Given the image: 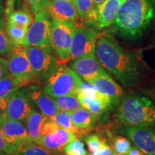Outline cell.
Listing matches in <instances>:
<instances>
[{
    "mask_svg": "<svg viewBox=\"0 0 155 155\" xmlns=\"http://www.w3.org/2000/svg\"><path fill=\"white\" fill-rule=\"evenodd\" d=\"M95 54L101 65L124 86H131L138 81L139 70L137 59L122 48L113 36L104 35L97 39Z\"/></svg>",
    "mask_w": 155,
    "mask_h": 155,
    "instance_id": "cell-1",
    "label": "cell"
},
{
    "mask_svg": "<svg viewBox=\"0 0 155 155\" xmlns=\"http://www.w3.org/2000/svg\"><path fill=\"white\" fill-rule=\"evenodd\" d=\"M155 17V0H124L114 22V32L127 40L144 34Z\"/></svg>",
    "mask_w": 155,
    "mask_h": 155,
    "instance_id": "cell-2",
    "label": "cell"
},
{
    "mask_svg": "<svg viewBox=\"0 0 155 155\" xmlns=\"http://www.w3.org/2000/svg\"><path fill=\"white\" fill-rule=\"evenodd\" d=\"M117 119L126 126L155 127V104L144 96H127L120 104Z\"/></svg>",
    "mask_w": 155,
    "mask_h": 155,
    "instance_id": "cell-3",
    "label": "cell"
},
{
    "mask_svg": "<svg viewBox=\"0 0 155 155\" xmlns=\"http://www.w3.org/2000/svg\"><path fill=\"white\" fill-rule=\"evenodd\" d=\"M46 79L43 91L53 98L77 94L83 83L72 69L63 65L56 67Z\"/></svg>",
    "mask_w": 155,
    "mask_h": 155,
    "instance_id": "cell-4",
    "label": "cell"
},
{
    "mask_svg": "<svg viewBox=\"0 0 155 155\" xmlns=\"http://www.w3.org/2000/svg\"><path fill=\"white\" fill-rule=\"evenodd\" d=\"M32 69L34 81L46 79L58 66L52 46H25Z\"/></svg>",
    "mask_w": 155,
    "mask_h": 155,
    "instance_id": "cell-5",
    "label": "cell"
},
{
    "mask_svg": "<svg viewBox=\"0 0 155 155\" xmlns=\"http://www.w3.org/2000/svg\"><path fill=\"white\" fill-rule=\"evenodd\" d=\"M75 28L74 23L52 18L50 45L58 56V63H65L70 60Z\"/></svg>",
    "mask_w": 155,
    "mask_h": 155,
    "instance_id": "cell-6",
    "label": "cell"
},
{
    "mask_svg": "<svg viewBox=\"0 0 155 155\" xmlns=\"http://www.w3.org/2000/svg\"><path fill=\"white\" fill-rule=\"evenodd\" d=\"M47 10L35 14V19L28 29L26 39L22 46L48 47L50 45L52 18Z\"/></svg>",
    "mask_w": 155,
    "mask_h": 155,
    "instance_id": "cell-7",
    "label": "cell"
},
{
    "mask_svg": "<svg viewBox=\"0 0 155 155\" xmlns=\"http://www.w3.org/2000/svg\"><path fill=\"white\" fill-rule=\"evenodd\" d=\"M7 68L12 75L28 84L34 81L28 53L25 46L14 45L7 60Z\"/></svg>",
    "mask_w": 155,
    "mask_h": 155,
    "instance_id": "cell-8",
    "label": "cell"
},
{
    "mask_svg": "<svg viewBox=\"0 0 155 155\" xmlns=\"http://www.w3.org/2000/svg\"><path fill=\"white\" fill-rule=\"evenodd\" d=\"M97 39V34L93 30L84 27L75 28L71 46L70 59L74 61L84 56L94 55Z\"/></svg>",
    "mask_w": 155,
    "mask_h": 155,
    "instance_id": "cell-9",
    "label": "cell"
},
{
    "mask_svg": "<svg viewBox=\"0 0 155 155\" xmlns=\"http://www.w3.org/2000/svg\"><path fill=\"white\" fill-rule=\"evenodd\" d=\"M77 96L81 106L96 116L104 114L108 106L113 104L110 98L101 94L88 83L86 84L83 82Z\"/></svg>",
    "mask_w": 155,
    "mask_h": 155,
    "instance_id": "cell-10",
    "label": "cell"
},
{
    "mask_svg": "<svg viewBox=\"0 0 155 155\" xmlns=\"http://www.w3.org/2000/svg\"><path fill=\"white\" fill-rule=\"evenodd\" d=\"M124 134L145 155H155V129L126 126Z\"/></svg>",
    "mask_w": 155,
    "mask_h": 155,
    "instance_id": "cell-11",
    "label": "cell"
},
{
    "mask_svg": "<svg viewBox=\"0 0 155 155\" xmlns=\"http://www.w3.org/2000/svg\"><path fill=\"white\" fill-rule=\"evenodd\" d=\"M71 68L87 83L97 77L109 75L98 61L96 54L74 60L71 64Z\"/></svg>",
    "mask_w": 155,
    "mask_h": 155,
    "instance_id": "cell-12",
    "label": "cell"
},
{
    "mask_svg": "<svg viewBox=\"0 0 155 155\" xmlns=\"http://www.w3.org/2000/svg\"><path fill=\"white\" fill-rule=\"evenodd\" d=\"M0 127L6 140L17 148V151L30 141L27 128L21 121L8 119L4 114L0 116Z\"/></svg>",
    "mask_w": 155,
    "mask_h": 155,
    "instance_id": "cell-13",
    "label": "cell"
},
{
    "mask_svg": "<svg viewBox=\"0 0 155 155\" xmlns=\"http://www.w3.org/2000/svg\"><path fill=\"white\" fill-rule=\"evenodd\" d=\"M124 0H105L95 7L88 19L98 28H108L114 24L118 11Z\"/></svg>",
    "mask_w": 155,
    "mask_h": 155,
    "instance_id": "cell-14",
    "label": "cell"
},
{
    "mask_svg": "<svg viewBox=\"0 0 155 155\" xmlns=\"http://www.w3.org/2000/svg\"><path fill=\"white\" fill-rule=\"evenodd\" d=\"M32 110L28 97L24 91H17L8 97L5 115L8 119L23 121Z\"/></svg>",
    "mask_w": 155,
    "mask_h": 155,
    "instance_id": "cell-15",
    "label": "cell"
},
{
    "mask_svg": "<svg viewBox=\"0 0 155 155\" xmlns=\"http://www.w3.org/2000/svg\"><path fill=\"white\" fill-rule=\"evenodd\" d=\"M74 133L60 127L49 134L40 136L36 144L43 147L50 152L55 153L61 152L63 147L69 142L76 139Z\"/></svg>",
    "mask_w": 155,
    "mask_h": 155,
    "instance_id": "cell-16",
    "label": "cell"
},
{
    "mask_svg": "<svg viewBox=\"0 0 155 155\" xmlns=\"http://www.w3.org/2000/svg\"><path fill=\"white\" fill-rule=\"evenodd\" d=\"M46 10L49 12L52 18L61 21L73 23L78 17L72 2L69 0H48Z\"/></svg>",
    "mask_w": 155,
    "mask_h": 155,
    "instance_id": "cell-17",
    "label": "cell"
},
{
    "mask_svg": "<svg viewBox=\"0 0 155 155\" xmlns=\"http://www.w3.org/2000/svg\"><path fill=\"white\" fill-rule=\"evenodd\" d=\"M88 83L95 87L101 94L110 98L112 104L119 103L124 96L122 87L115 82L110 75L97 77Z\"/></svg>",
    "mask_w": 155,
    "mask_h": 155,
    "instance_id": "cell-18",
    "label": "cell"
},
{
    "mask_svg": "<svg viewBox=\"0 0 155 155\" xmlns=\"http://www.w3.org/2000/svg\"><path fill=\"white\" fill-rule=\"evenodd\" d=\"M6 5L7 7L5 9V12L7 22L29 28L33 19L28 6L25 5L20 9L15 10L14 9V0H8Z\"/></svg>",
    "mask_w": 155,
    "mask_h": 155,
    "instance_id": "cell-19",
    "label": "cell"
},
{
    "mask_svg": "<svg viewBox=\"0 0 155 155\" xmlns=\"http://www.w3.org/2000/svg\"><path fill=\"white\" fill-rule=\"evenodd\" d=\"M71 119L73 126L83 131L94 127L96 121V116L86 108L81 107L71 112Z\"/></svg>",
    "mask_w": 155,
    "mask_h": 155,
    "instance_id": "cell-20",
    "label": "cell"
},
{
    "mask_svg": "<svg viewBox=\"0 0 155 155\" xmlns=\"http://www.w3.org/2000/svg\"><path fill=\"white\" fill-rule=\"evenodd\" d=\"M32 98L45 116L52 117L59 111L53 97L41 91L32 93Z\"/></svg>",
    "mask_w": 155,
    "mask_h": 155,
    "instance_id": "cell-21",
    "label": "cell"
},
{
    "mask_svg": "<svg viewBox=\"0 0 155 155\" xmlns=\"http://www.w3.org/2000/svg\"><path fill=\"white\" fill-rule=\"evenodd\" d=\"M46 117L47 116H45L42 114L35 110H31L28 118L25 120L29 140L30 141L34 143L38 142L40 137V129Z\"/></svg>",
    "mask_w": 155,
    "mask_h": 155,
    "instance_id": "cell-22",
    "label": "cell"
},
{
    "mask_svg": "<svg viewBox=\"0 0 155 155\" xmlns=\"http://www.w3.org/2000/svg\"><path fill=\"white\" fill-rule=\"evenodd\" d=\"M26 85V83L19 81L9 73L0 79V98H8L13 93Z\"/></svg>",
    "mask_w": 155,
    "mask_h": 155,
    "instance_id": "cell-23",
    "label": "cell"
},
{
    "mask_svg": "<svg viewBox=\"0 0 155 155\" xmlns=\"http://www.w3.org/2000/svg\"><path fill=\"white\" fill-rule=\"evenodd\" d=\"M28 28L19 26L9 22H6L5 30L9 40L14 45H23L25 41Z\"/></svg>",
    "mask_w": 155,
    "mask_h": 155,
    "instance_id": "cell-24",
    "label": "cell"
},
{
    "mask_svg": "<svg viewBox=\"0 0 155 155\" xmlns=\"http://www.w3.org/2000/svg\"><path fill=\"white\" fill-rule=\"evenodd\" d=\"M53 99L58 109L61 111L73 112L78 108L82 107L77 94L58 96L53 98Z\"/></svg>",
    "mask_w": 155,
    "mask_h": 155,
    "instance_id": "cell-25",
    "label": "cell"
},
{
    "mask_svg": "<svg viewBox=\"0 0 155 155\" xmlns=\"http://www.w3.org/2000/svg\"><path fill=\"white\" fill-rule=\"evenodd\" d=\"M52 119L61 128L68 130L74 133L75 135L80 134V133H84L83 131L79 130L73 126L71 119V112L64 111L59 110L55 115L52 116Z\"/></svg>",
    "mask_w": 155,
    "mask_h": 155,
    "instance_id": "cell-26",
    "label": "cell"
},
{
    "mask_svg": "<svg viewBox=\"0 0 155 155\" xmlns=\"http://www.w3.org/2000/svg\"><path fill=\"white\" fill-rule=\"evenodd\" d=\"M13 155H53V153L36 143L29 141Z\"/></svg>",
    "mask_w": 155,
    "mask_h": 155,
    "instance_id": "cell-27",
    "label": "cell"
},
{
    "mask_svg": "<svg viewBox=\"0 0 155 155\" xmlns=\"http://www.w3.org/2000/svg\"><path fill=\"white\" fill-rule=\"evenodd\" d=\"M78 15L81 18L88 19L95 8L93 0H71Z\"/></svg>",
    "mask_w": 155,
    "mask_h": 155,
    "instance_id": "cell-28",
    "label": "cell"
},
{
    "mask_svg": "<svg viewBox=\"0 0 155 155\" xmlns=\"http://www.w3.org/2000/svg\"><path fill=\"white\" fill-rule=\"evenodd\" d=\"M62 151L65 155H88L84 144L77 139L65 145Z\"/></svg>",
    "mask_w": 155,
    "mask_h": 155,
    "instance_id": "cell-29",
    "label": "cell"
},
{
    "mask_svg": "<svg viewBox=\"0 0 155 155\" xmlns=\"http://www.w3.org/2000/svg\"><path fill=\"white\" fill-rule=\"evenodd\" d=\"M14 45L12 44L5 30V21L0 17V56L7 55L10 53Z\"/></svg>",
    "mask_w": 155,
    "mask_h": 155,
    "instance_id": "cell-30",
    "label": "cell"
},
{
    "mask_svg": "<svg viewBox=\"0 0 155 155\" xmlns=\"http://www.w3.org/2000/svg\"><path fill=\"white\" fill-rule=\"evenodd\" d=\"M131 147L129 139L125 137L116 136L113 139V150L114 152L120 155H125Z\"/></svg>",
    "mask_w": 155,
    "mask_h": 155,
    "instance_id": "cell-31",
    "label": "cell"
},
{
    "mask_svg": "<svg viewBox=\"0 0 155 155\" xmlns=\"http://www.w3.org/2000/svg\"><path fill=\"white\" fill-rule=\"evenodd\" d=\"M85 141L91 154L99 150L106 143L105 140H103L100 138L99 136L96 134H92L86 137Z\"/></svg>",
    "mask_w": 155,
    "mask_h": 155,
    "instance_id": "cell-32",
    "label": "cell"
},
{
    "mask_svg": "<svg viewBox=\"0 0 155 155\" xmlns=\"http://www.w3.org/2000/svg\"><path fill=\"white\" fill-rule=\"evenodd\" d=\"M60 128L57 124L50 117H46L40 129V136L49 134L55 131Z\"/></svg>",
    "mask_w": 155,
    "mask_h": 155,
    "instance_id": "cell-33",
    "label": "cell"
},
{
    "mask_svg": "<svg viewBox=\"0 0 155 155\" xmlns=\"http://www.w3.org/2000/svg\"><path fill=\"white\" fill-rule=\"evenodd\" d=\"M0 152L5 153L7 155H13L17 152V148L12 145L6 140L4 137L2 129L0 127Z\"/></svg>",
    "mask_w": 155,
    "mask_h": 155,
    "instance_id": "cell-34",
    "label": "cell"
},
{
    "mask_svg": "<svg viewBox=\"0 0 155 155\" xmlns=\"http://www.w3.org/2000/svg\"><path fill=\"white\" fill-rule=\"evenodd\" d=\"M30 5L31 10L35 14L42 10H46L48 0H24Z\"/></svg>",
    "mask_w": 155,
    "mask_h": 155,
    "instance_id": "cell-35",
    "label": "cell"
},
{
    "mask_svg": "<svg viewBox=\"0 0 155 155\" xmlns=\"http://www.w3.org/2000/svg\"><path fill=\"white\" fill-rule=\"evenodd\" d=\"M112 153H113V150L107 143H106L101 148L94 153H91L90 155H112Z\"/></svg>",
    "mask_w": 155,
    "mask_h": 155,
    "instance_id": "cell-36",
    "label": "cell"
},
{
    "mask_svg": "<svg viewBox=\"0 0 155 155\" xmlns=\"http://www.w3.org/2000/svg\"><path fill=\"white\" fill-rule=\"evenodd\" d=\"M9 71L7 68V60L2 57H0V79H2L4 76L8 74Z\"/></svg>",
    "mask_w": 155,
    "mask_h": 155,
    "instance_id": "cell-37",
    "label": "cell"
},
{
    "mask_svg": "<svg viewBox=\"0 0 155 155\" xmlns=\"http://www.w3.org/2000/svg\"><path fill=\"white\" fill-rule=\"evenodd\" d=\"M8 98H0V116L5 114V110L7 108Z\"/></svg>",
    "mask_w": 155,
    "mask_h": 155,
    "instance_id": "cell-38",
    "label": "cell"
},
{
    "mask_svg": "<svg viewBox=\"0 0 155 155\" xmlns=\"http://www.w3.org/2000/svg\"><path fill=\"white\" fill-rule=\"evenodd\" d=\"M125 155H145V154L141 152L140 150H139L137 147H131L129 152H128Z\"/></svg>",
    "mask_w": 155,
    "mask_h": 155,
    "instance_id": "cell-39",
    "label": "cell"
},
{
    "mask_svg": "<svg viewBox=\"0 0 155 155\" xmlns=\"http://www.w3.org/2000/svg\"><path fill=\"white\" fill-rule=\"evenodd\" d=\"M148 94L155 101V82L152 86L150 87L148 91Z\"/></svg>",
    "mask_w": 155,
    "mask_h": 155,
    "instance_id": "cell-40",
    "label": "cell"
},
{
    "mask_svg": "<svg viewBox=\"0 0 155 155\" xmlns=\"http://www.w3.org/2000/svg\"><path fill=\"white\" fill-rule=\"evenodd\" d=\"M4 1L5 0H0V16L2 15L5 12V7H4Z\"/></svg>",
    "mask_w": 155,
    "mask_h": 155,
    "instance_id": "cell-41",
    "label": "cell"
},
{
    "mask_svg": "<svg viewBox=\"0 0 155 155\" xmlns=\"http://www.w3.org/2000/svg\"><path fill=\"white\" fill-rule=\"evenodd\" d=\"M104 1H105V0H93V2H94L95 7H96V6L100 5L101 3H102Z\"/></svg>",
    "mask_w": 155,
    "mask_h": 155,
    "instance_id": "cell-42",
    "label": "cell"
},
{
    "mask_svg": "<svg viewBox=\"0 0 155 155\" xmlns=\"http://www.w3.org/2000/svg\"><path fill=\"white\" fill-rule=\"evenodd\" d=\"M112 155H120V154H117V153L113 152V153H112Z\"/></svg>",
    "mask_w": 155,
    "mask_h": 155,
    "instance_id": "cell-43",
    "label": "cell"
},
{
    "mask_svg": "<svg viewBox=\"0 0 155 155\" xmlns=\"http://www.w3.org/2000/svg\"><path fill=\"white\" fill-rule=\"evenodd\" d=\"M0 155H7V154H5V153L0 152Z\"/></svg>",
    "mask_w": 155,
    "mask_h": 155,
    "instance_id": "cell-44",
    "label": "cell"
},
{
    "mask_svg": "<svg viewBox=\"0 0 155 155\" xmlns=\"http://www.w3.org/2000/svg\"><path fill=\"white\" fill-rule=\"evenodd\" d=\"M50 1H55V0H50ZM69 1H71V0H69Z\"/></svg>",
    "mask_w": 155,
    "mask_h": 155,
    "instance_id": "cell-45",
    "label": "cell"
}]
</instances>
